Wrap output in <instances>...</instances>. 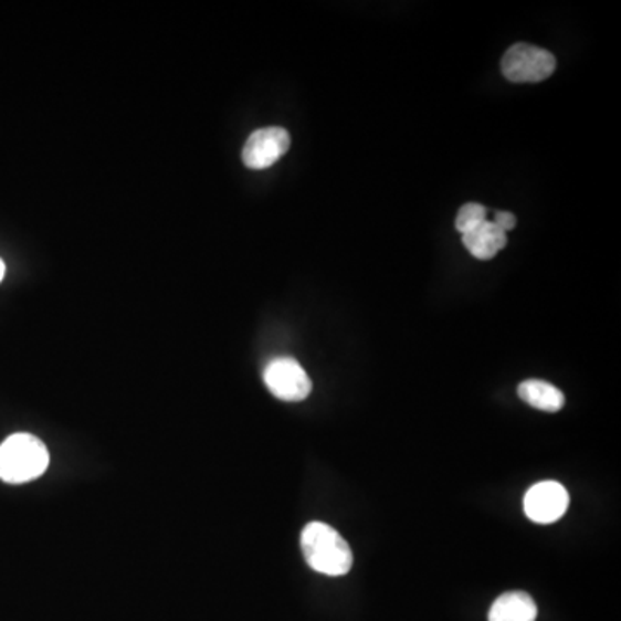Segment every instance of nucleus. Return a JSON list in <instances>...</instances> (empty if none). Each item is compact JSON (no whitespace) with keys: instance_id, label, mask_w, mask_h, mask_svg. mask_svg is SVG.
<instances>
[{"instance_id":"nucleus-1","label":"nucleus","mask_w":621,"mask_h":621,"mask_svg":"<svg viewBox=\"0 0 621 621\" xmlns=\"http://www.w3.org/2000/svg\"><path fill=\"white\" fill-rule=\"evenodd\" d=\"M301 547L307 565L327 577H343L355 565V556L343 535L330 525L310 522L301 535Z\"/></svg>"},{"instance_id":"nucleus-2","label":"nucleus","mask_w":621,"mask_h":621,"mask_svg":"<svg viewBox=\"0 0 621 621\" xmlns=\"http://www.w3.org/2000/svg\"><path fill=\"white\" fill-rule=\"evenodd\" d=\"M49 451L32 433H14L0 444V480L8 484H27L49 469Z\"/></svg>"},{"instance_id":"nucleus-3","label":"nucleus","mask_w":621,"mask_h":621,"mask_svg":"<svg viewBox=\"0 0 621 621\" xmlns=\"http://www.w3.org/2000/svg\"><path fill=\"white\" fill-rule=\"evenodd\" d=\"M501 67L509 82H544L555 73L556 57L546 49L516 44L504 54Z\"/></svg>"},{"instance_id":"nucleus-4","label":"nucleus","mask_w":621,"mask_h":621,"mask_svg":"<svg viewBox=\"0 0 621 621\" xmlns=\"http://www.w3.org/2000/svg\"><path fill=\"white\" fill-rule=\"evenodd\" d=\"M264 383L276 399L285 402L304 401L313 390L303 366L292 358H276L267 362Z\"/></svg>"},{"instance_id":"nucleus-5","label":"nucleus","mask_w":621,"mask_h":621,"mask_svg":"<svg viewBox=\"0 0 621 621\" xmlns=\"http://www.w3.org/2000/svg\"><path fill=\"white\" fill-rule=\"evenodd\" d=\"M568 504H570V496L567 488L559 482L546 480L528 488L524 501L525 515L535 524H555L567 513Z\"/></svg>"},{"instance_id":"nucleus-6","label":"nucleus","mask_w":621,"mask_h":621,"mask_svg":"<svg viewBox=\"0 0 621 621\" xmlns=\"http://www.w3.org/2000/svg\"><path fill=\"white\" fill-rule=\"evenodd\" d=\"M291 147V135L284 128L272 126L254 131L242 150L244 165L251 169H266L275 165Z\"/></svg>"},{"instance_id":"nucleus-7","label":"nucleus","mask_w":621,"mask_h":621,"mask_svg":"<svg viewBox=\"0 0 621 621\" xmlns=\"http://www.w3.org/2000/svg\"><path fill=\"white\" fill-rule=\"evenodd\" d=\"M464 248L472 252L476 260L487 261L496 257L497 252L503 251L507 244L506 232L497 227L494 221H484L472 232L463 235Z\"/></svg>"},{"instance_id":"nucleus-8","label":"nucleus","mask_w":621,"mask_h":621,"mask_svg":"<svg viewBox=\"0 0 621 621\" xmlns=\"http://www.w3.org/2000/svg\"><path fill=\"white\" fill-rule=\"evenodd\" d=\"M535 620H537V606H535L534 599L522 590L501 596L488 611V621Z\"/></svg>"},{"instance_id":"nucleus-9","label":"nucleus","mask_w":621,"mask_h":621,"mask_svg":"<svg viewBox=\"0 0 621 621\" xmlns=\"http://www.w3.org/2000/svg\"><path fill=\"white\" fill-rule=\"evenodd\" d=\"M518 396L531 408L547 411V413H558L559 409L565 406V396L561 390L544 380H525L518 387Z\"/></svg>"},{"instance_id":"nucleus-10","label":"nucleus","mask_w":621,"mask_h":621,"mask_svg":"<svg viewBox=\"0 0 621 621\" xmlns=\"http://www.w3.org/2000/svg\"><path fill=\"white\" fill-rule=\"evenodd\" d=\"M484 221H487V209L482 204H476V202H470V204H464L457 213L456 230L461 232V235H464V233L472 232Z\"/></svg>"},{"instance_id":"nucleus-11","label":"nucleus","mask_w":621,"mask_h":621,"mask_svg":"<svg viewBox=\"0 0 621 621\" xmlns=\"http://www.w3.org/2000/svg\"><path fill=\"white\" fill-rule=\"evenodd\" d=\"M494 223H496L503 232H509V230L516 227V218L515 214L507 213V211H497Z\"/></svg>"},{"instance_id":"nucleus-12","label":"nucleus","mask_w":621,"mask_h":621,"mask_svg":"<svg viewBox=\"0 0 621 621\" xmlns=\"http://www.w3.org/2000/svg\"><path fill=\"white\" fill-rule=\"evenodd\" d=\"M4 275H6V264L4 261L0 260V282L4 280Z\"/></svg>"}]
</instances>
